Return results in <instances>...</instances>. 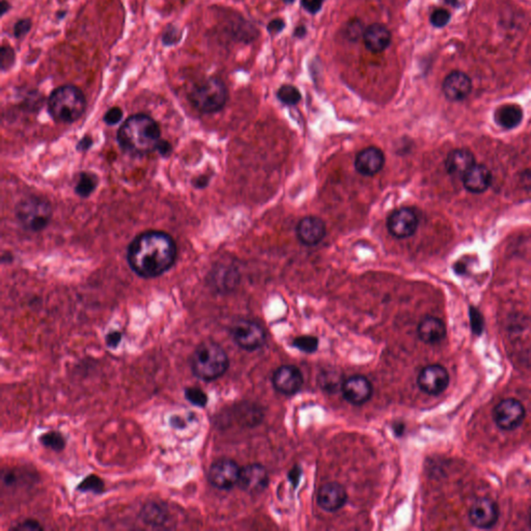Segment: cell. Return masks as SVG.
Wrapping results in <instances>:
<instances>
[{
    "mask_svg": "<svg viewBox=\"0 0 531 531\" xmlns=\"http://www.w3.org/2000/svg\"><path fill=\"white\" fill-rule=\"evenodd\" d=\"M177 245L163 231H149L137 236L128 250L127 260L137 275L155 278L176 263Z\"/></svg>",
    "mask_w": 531,
    "mask_h": 531,
    "instance_id": "obj_1",
    "label": "cell"
},
{
    "mask_svg": "<svg viewBox=\"0 0 531 531\" xmlns=\"http://www.w3.org/2000/svg\"><path fill=\"white\" fill-rule=\"evenodd\" d=\"M159 126L147 115H135L126 120L117 132V141L126 153L142 156L157 149L159 145Z\"/></svg>",
    "mask_w": 531,
    "mask_h": 531,
    "instance_id": "obj_2",
    "label": "cell"
},
{
    "mask_svg": "<svg viewBox=\"0 0 531 531\" xmlns=\"http://www.w3.org/2000/svg\"><path fill=\"white\" fill-rule=\"evenodd\" d=\"M190 366L197 378L210 382L227 373L229 366V356L218 343L204 341L193 352Z\"/></svg>",
    "mask_w": 531,
    "mask_h": 531,
    "instance_id": "obj_3",
    "label": "cell"
},
{
    "mask_svg": "<svg viewBox=\"0 0 531 531\" xmlns=\"http://www.w3.org/2000/svg\"><path fill=\"white\" fill-rule=\"evenodd\" d=\"M86 108L83 92L73 85H64L54 90L48 100V111L54 121L71 124L79 120Z\"/></svg>",
    "mask_w": 531,
    "mask_h": 531,
    "instance_id": "obj_4",
    "label": "cell"
},
{
    "mask_svg": "<svg viewBox=\"0 0 531 531\" xmlns=\"http://www.w3.org/2000/svg\"><path fill=\"white\" fill-rule=\"evenodd\" d=\"M229 92L218 78H210L195 86L189 95V100L195 108L202 113H215L227 104Z\"/></svg>",
    "mask_w": 531,
    "mask_h": 531,
    "instance_id": "obj_5",
    "label": "cell"
},
{
    "mask_svg": "<svg viewBox=\"0 0 531 531\" xmlns=\"http://www.w3.org/2000/svg\"><path fill=\"white\" fill-rule=\"evenodd\" d=\"M16 217L23 229L35 233L48 227L52 218V208L47 200L41 197H27L17 206Z\"/></svg>",
    "mask_w": 531,
    "mask_h": 531,
    "instance_id": "obj_6",
    "label": "cell"
},
{
    "mask_svg": "<svg viewBox=\"0 0 531 531\" xmlns=\"http://www.w3.org/2000/svg\"><path fill=\"white\" fill-rule=\"evenodd\" d=\"M525 415V407L516 398L501 400L493 411V418L497 427L507 432L518 429L523 423Z\"/></svg>",
    "mask_w": 531,
    "mask_h": 531,
    "instance_id": "obj_7",
    "label": "cell"
},
{
    "mask_svg": "<svg viewBox=\"0 0 531 531\" xmlns=\"http://www.w3.org/2000/svg\"><path fill=\"white\" fill-rule=\"evenodd\" d=\"M234 341L241 349L256 351L265 343L266 333L258 323L250 320H240L231 329Z\"/></svg>",
    "mask_w": 531,
    "mask_h": 531,
    "instance_id": "obj_8",
    "label": "cell"
},
{
    "mask_svg": "<svg viewBox=\"0 0 531 531\" xmlns=\"http://www.w3.org/2000/svg\"><path fill=\"white\" fill-rule=\"evenodd\" d=\"M418 224L419 219L416 212L409 206H402L393 211L386 222L389 233L398 240L412 237L416 233Z\"/></svg>",
    "mask_w": 531,
    "mask_h": 531,
    "instance_id": "obj_9",
    "label": "cell"
},
{
    "mask_svg": "<svg viewBox=\"0 0 531 531\" xmlns=\"http://www.w3.org/2000/svg\"><path fill=\"white\" fill-rule=\"evenodd\" d=\"M240 471L241 468L235 461L220 459L211 465L208 472V480L214 488L219 490H229L237 486Z\"/></svg>",
    "mask_w": 531,
    "mask_h": 531,
    "instance_id": "obj_10",
    "label": "cell"
},
{
    "mask_svg": "<svg viewBox=\"0 0 531 531\" xmlns=\"http://www.w3.org/2000/svg\"><path fill=\"white\" fill-rule=\"evenodd\" d=\"M450 384V374L444 366L431 364L425 366L417 377V385L421 391L429 395H439Z\"/></svg>",
    "mask_w": 531,
    "mask_h": 531,
    "instance_id": "obj_11",
    "label": "cell"
},
{
    "mask_svg": "<svg viewBox=\"0 0 531 531\" xmlns=\"http://www.w3.org/2000/svg\"><path fill=\"white\" fill-rule=\"evenodd\" d=\"M469 520L472 525L480 530H490L496 525L499 519V507L490 498H478L470 507Z\"/></svg>",
    "mask_w": 531,
    "mask_h": 531,
    "instance_id": "obj_12",
    "label": "cell"
},
{
    "mask_svg": "<svg viewBox=\"0 0 531 531\" xmlns=\"http://www.w3.org/2000/svg\"><path fill=\"white\" fill-rule=\"evenodd\" d=\"M269 484V474L263 465L250 464L241 468L238 486L244 492L258 494Z\"/></svg>",
    "mask_w": 531,
    "mask_h": 531,
    "instance_id": "obj_13",
    "label": "cell"
},
{
    "mask_svg": "<svg viewBox=\"0 0 531 531\" xmlns=\"http://www.w3.org/2000/svg\"><path fill=\"white\" fill-rule=\"evenodd\" d=\"M327 235L325 222L317 216H307L299 221L296 236L299 241L307 246L321 243Z\"/></svg>",
    "mask_w": 531,
    "mask_h": 531,
    "instance_id": "obj_14",
    "label": "cell"
},
{
    "mask_svg": "<svg viewBox=\"0 0 531 531\" xmlns=\"http://www.w3.org/2000/svg\"><path fill=\"white\" fill-rule=\"evenodd\" d=\"M273 386L278 393L293 395L300 391L303 385L302 373L294 366H282L274 373Z\"/></svg>",
    "mask_w": 531,
    "mask_h": 531,
    "instance_id": "obj_15",
    "label": "cell"
},
{
    "mask_svg": "<svg viewBox=\"0 0 531 531\" xmlns=\"http://www.w3.org/2000/svg\"><path fill=\"white\" fill-rule=\"evenodd\" d=\"M343 398L350 404L360 406L366 404L373 395V385L363 376H353L343 382L341 385Z\"/></svg>",
    "mask_w": 531,
    "mask_h": 531,
    "instance_id": "obj_16",
    "label": "cell"
},
{
    "mask_svg": "<svg viewBox=\"0 0 531 531\" xmlns=\"http://www.w3.org/2000/svg\"><path fill=\"white\" fill-rule=\"evenodd\" d=\"M384 153L377 147H368L360 151L355 158L354 166L356 172L364 177L379 174L384 168Z\"/></svg>",
    "mask_w": 531,
    "mask_h": 531,
    "instance_id": "obj_17",
    "label": "cell"
},
{
    "mask_svg": "<svg viewBox=\"0 0 531 531\" xmlns=\"http://www.w3.org/2000/svg\"><path fill=\"white\" fill-rule=\"evenodd\" d=\"M442 90L450 101L459 102L465 100L472 90L471 78L464 72H452L444 79Z\"/></svg>",
    "mask_w": 531,
    "mask_h": 531,
    "instance_id": "obj_18",
    "label": "cell"
},
{
    "mask_svg": "<svg viewBox=\"0 0 531 531\" xmlns=\"http://www.w3.org/2000/svg\"><path fill=\"white\" fill-rule=\"evenodd\" d=\"M347 491L338 482H328L318 493V503L326 512H336L347 503Z\"/></svg>",
    "mask_w": 531,
    "mask_h": 531,
    "instance_id": "obj_19",
    "label": "cell"
},
{
    "mask_svg": "<svg viewBox=\"0 0 531 531\" xmlns=\"http://www.w3.org/2000/svg\"><path fill=\"white\" fill-rule=\"evenodd\" d=\"M475 164V158L469 149H457L448 154L446 168L450 176L462 180Z\"/></svg>",
    "mask_w": 531,
    "mask_h": 531,
    "instance_id": "obj_20",
    "label": "cell"
},
{
    "mask_svg": "<svg viewBox=\"0 0 531 531\" xmlns=\"http://www.w3.org/2000/svg\"><path fill=\"white\" fill-rule=\"evenodd\" d=\"M466 190L480 195L488 190L492 181L490 170L486 165L476 163L462 179Z\"/></svg>",
    "mask_w": 531,
    "mask_h": 531,
    "instance_id": "obj_21",
    "label": "cell"
},
{
    "mask_svg": "<svg viewBox=\"0 0 531 531\" xmlns=\"http://www.w3.org/2000/svg\"><path fill=\"white\" fill-rule=\"evenodd\" d=\"M363 41L370 51L381 54L391 45V33L384 25L375 23L364 31Z\"/></svg>",
    "mask_w": 531,
    "mask_h": 531,
    "instance_id": "obj_22",
    "label": "cell"
},
{
    "mask_svg": "<svg viewBox=\"0 0 531 531\" xmlns=\"http://www.w3.org/2000/svg\"><path fill=\"white\" fill-rule=\"evenodd\" d=\"M417 334L423 343L435 345L446 336V326L442 320L435 317H425L417 328Z\"/></svg>",
    "mask_w": 531,
    "mask_h": 531,
    "instance_id": "obj_23",
    "label": "cell"
},
{
    "mask_svg": "<svg viewBox=\"0 0 531 531\" xmlns=\"http://www.w3.org/2000/svg\"><path fill=\"white\" fill-rule=\"evenodd\" d=\"M494 120L499 127L511 130L521 124L523 111L517 104H505L498 107L494 113Z\"/></svg>",
    "mask_w": 531,
    "mask_h": 531,
    "instance_id": "obj_24",
    "label": "cell"
},
{
    "mask_svg": "<svg viewBox=\"0 0 531 531\" xmlns=\"http://www.w3.org/2000/svg\"><path fill=\"white\" fill-rule=\"evenodd\" d=\"M141 518L145 524L149 525L159 526L165 525L170 519V513L165 505L157 503H147L141 511Z\"/></svg>",
    "mask_w": 531,
    "mask_h": 531,
    "instance_id": "obj_25",
    "label": "cell"
},
{
    "mask_svg": "<svg viewBox=\"0 0 531 531\" xmlns=\"http://www.w3.org/2000/svg\"><path fill=\"white\" fill-rule=\"evenodd\" d=\"M98 186V178L90 172H83L80 174L79 181L76 185V193L80 197H88L96 190Z\"/></svg>",
    "mask_w": 531,
    "mask_h": 531,
    "instance_id": "obj_26",
    "label": "cell"
},
{
    "mask_svg": "<svg viewBox=\"0 0 531 531\" xmlns=\"http://www.w3.org/2000/svg\"><path fill=\"white\" fill-rule=\"evenodd\" d=\"M40 442L45 448H50L54 452H62L66 448V439L64 436L56 431H49L44 433L40 437Z\"/></svg>",
    "mask_w": 531,
    "mask_h": 531,
    "instance_id": "obj_27",
    "label": "cell"
},
{
    "mask_svg": "<svg viewBox=\"0 0 531 531\" xmlns=\"http://www.w3.org/2000/svg\"><path fill=\"white\" fill-rule=\"evenodd\" d=\"M277 98L280 102L288 106H295L301 101V94L298 88L295 86L286 84L278 90Z\"/></svg>",
    "mask_w": 531,
    "mask_h": 531,
    "instance_id": "obj_28",
    "label": "cell"
},
{
    "mask_svg": "<svg viewBox=\"0 0 531 531\" xmlns=\"http://www.w3.org/2000/svg\"><path fill=\"white\" fill-rule=\"evenodd\" d=\"M105 484L102 478L99 477L96 474H90V475L86 476L79 484H78L77 490L80 492H92L96 493V494H100L104 491Z\"/></svg>",
    "mask_w": 531,
    "mask_h": 531,
    "instance_id": "obj_29",
    "label": "cell"
},
{
    "mask_svg": "<svg viewBox=\"0 0 531 531\" xmlns=\"http://www.w3.org/2000/svg\"><path fill=\"white\" fill-rule=\"evenodd\" d=\"M185 398L188 400L193 406L199 407V408H204L208 404V395L197 387H187L184 391Z\"/></svg>",
    "mask_w": 531,
    "mask_h": 531,
    "instance_id": "obj_30",
    "label": "cell"
},
{
    "mask_svg": "<svg viewBox=\"0 0 531 531\" xmlns=\"http://www.w3.org/2000/svg\"><path fill=\"white\" fill-rule=\"evenodd\" d=\"M294 345L305 353H313L319 347V341L317 337L311 335H302L294 339Z\"/></svg>",
    "mask_w": 531,
    "mask_h": 531,
    "instance_id": "obj_31",
    "label": "cell"
},
{
    "mask_svg": "<svg viewBox=\"0 0 531 531\" xmlns=\"http://www.w3.org/2000/svg\"><path fill=\"white\" fill-rule=\"evenodd\" d=\"M364 31L366 29L362 27L361 21L353 19L345 25V35L350 41H357L360 38L363 37Z\"/></svg>",
    "mask_w": 531,
    "mask_h": 531,
    "instance_id": "obj_32",
    "label": "cell"
},
{
    "mask_svg": "<svg viewBox=\"0 0 531 531\" xmlns=\"http://www.w3.org/2000/svg\"><path fill=\"white\" fill-rule=\"evenodd\" d=\"M452 15L446 8H437L432 13L431 21L433 26L437 27V28H442V27L446 26L450 23Z\"/></svg>",
    "mask_w": 531,
    "mask_h": 531,
    "instance_id": "obj_33",
    "label": "cell"
},
{
    "mask_svg": "<svg viewBox=\"0 0 531 531\" xmlns=\"http://www.w3.org/2000/svg\"><path fill=\"white\" fill-rule=\"evenodd\" d=\"M15 62V52L12 48L8 46H3L1 48V60H0V66L2 71H6L8 67L13 66Z\"/></svg>",
    "mask_w": 531,
    "mask_h": 531,
    "instance_id": "obj_34",
    "label": "cell"
},
{
    "mask_svg": "<svg viewBox=\"0 0 531 531\" xmlns=\"http://www.w3.org/2000/svg\"><path fill=\"white\" fill-rule=\"evenodd\" d=\"M122 117H123V111H122V109L119 108V107H113V108L109 109V111H107L106 115H105L104 117V121L107 125L113 126L119 123V122L121 121Z\"/></svg>",
    "mask_w": 531,
    "mask_h": 531,
    "instance_id": "obj_35",
    "label": "cell"
},
{
    "mask_svg": "<svg viewBox=\"0 0 531 531\" xmlns=\"http://www.w3.org/2000/svg\"><path fill=\"white\" fill-rule=\"evenodd\" d=\"M31 28V21L29 19H22V20L18 21L14 27L15 37L20 38L24 37Z\"/></svg>",
    "mask_w": 531,
    "mask_h": 531,
    "instance_id": "obj_36",
    "label": "cell"
},
{
    "mask_svg": "<svg viewBox=\"0 0 531 531\" xmlns=\"http://www.w3.org/2000/svg\"><path fill=\"white\" fill-rule=\"evenodd\" d=\"M12 530L16 531H37L43 530V528H42L41 524H40L39 522L35 521V520L28 519L21 522L18 525L13 528Z\"/></svg>",
    "mask_w": 531,
    "mask_h": 531,
    "instance_id": "obj_37",
    "label": "cell"
},
{
    "mask_svg": "<svg viewBox=\"0 0 531 531\" xmlns=\"http://www.w3.org/2000/svg\"><path fill=\"white\" fill-rule=\"evenodd\" d=\"M470 320H471L472 330H473L474 333L480 334L482 332V326H484L482 315L475 309H471V311H470Z\"/></svg>",
    "mask_w": 531,
    "mask_h": 531,
    "instance_id": "obj_38",
    "label": "cell"
},
{
    "mask_svg": "<svg viewBox=\"0 0 531 531\" xmlns=\"http://www.w3.org/2000/svg\"><path fill=\"white\" fill-rule=\"evenodd\" d=\"M325 0H301L303 8L311 14H317L320 12Z\"/></svg>",
    "mask_w": 531,
    "mask_h": 531,
    "instance_id": "obj_39",
    "label": "cell"
},
{
    "mask_svg": "<svg viewBox=\"0 0 531 531\" xmlns=\"http://www.w3.org/2000/svg\"><path fill=\"white\" fill-rule=\"evenodd\" d=\"M122 337H123V335H122V333L120 332L108 333V334L106 335L107 347L111 348V349H115V348L119 347V345L122 341Z\"/></svg>",
    "mask_w": 531,
    "mask_h": 531,
    "instance_id": "obj_40",
    "label": "cell"
},
{
    "mask_svg": "<svg viewBox=\"0 0 531 531\" xmlns=\"http://www.w3.org/2000/svg\"><path fill=\"white\" fill-rule=\"evenodd\" d=\"M284 26H286V23H284V20H281V19H275V20H272L271 22L268 24V31H269L271 35H276V33H279L280 31L284 28Z\"/></svg>",
    "mask_w": 531,
    "mask_h": 531,
    "instance_id": "obj_41",
    "label": "cell"
},
{
    "mask_svg": "<svg viewBox=\"0 0 531 531\" xmlns=\"http://www.w3.org/2000/svg\"><path fill=\"white\" fill-rule=\"evenodd\" d=\"M157 149L161 155H170V152H172V145H170V143L166 142V141L161 140L160 141L159 145H158Z\"/></svg>",
    "mask_w": 531,
    "mask_h": 531,
    "instance_id": "obj_42",
    "label": "cell"
},
{
    "mask_svg": "<svg viewBox=\"0 0 531 531\" xmlns=\"http://www.w3.org/2000/svg\"><path fill=\"white\" fill-rule=\"evenodd\" d=\"M300 476L301 469L299 467L293 468L292 471L288 474V477H290L291 482H292L293 484H295V486L298 484L299 480H300Z\"/></svg>",
    "mask_w": 531,
    "mask_h": 531,
    "instance_id": "obj_43",
    "label": "cell"
},
{
    "mask_svg": "<svg viewBox=\"0 0 531 531\" xmlns=\"http://www.w3.org/2000/svg\"><path fill=\"white\" fill-rule=\"evenodd\" d=\"M92 145V140L90 138H88V137H84L82 140H80V142L78 143V149H80V151H86V149H90V145Z\"/></svg>",
    "mask_w": 531,
    "mask_h": 531,
    "instance_id": "obj_44",
    "label": "cell"
},
{
    "mask_svg": "<svg viewBox=\"0 0 531 531\" xmlns=\"http://www.w3.org/2000/svg\"><path fill=\"white\" fill-rule=\"evenodd\" d=\"M206 184H208V178H206V177L197 179V182L195 183V187H197V188L206 186Z\"/></svg>",
    "mask_w": 531,
    "mask_h": 531,
    "instance_id": "obj_45",
    "label": "cell"
},
{
    "mask_svg": "<svg viewBox=\"0 0 531 531\" xmlns=\"http://www.w3.org/2000/svg\"><path fill=\"white\" fill-rule=\"evenodd\" d=\"M305 33H307V29H305L304 26H299L297 27L296 31H295V35H297V37L302 38L303 35H305Z\"/></svg>",
    "mask_w": 531,
    "mask_h": 531,
    "instance_id": "obj_46",
    "label": "cell"
},
{
    "mask_svg": "<svg viewBox=\"0 0 531 531\" xmlns=\"http://www.w3.org/2000/svg\"><path fill=\"white\" fill-rule=\"evenodd\" d=\"M1 6V15L6 14V13L10 10V4H8V2L6 1V0H2L1 6Z\"/></svg>",
    "mask_w": 531,
    "mask_h": 531,
    "instance_id": "obj_47",
    "label": "cell"
},
{
    "mask_svg": "<svg viewBox=\"0 0 531 531\" xmlns=\"http://www.w3.org/2000/svg\"><path fill=\"white\" fill-rule=\"evenodd\" d=\"M282 1L286 2V3H292L295 0H282Z\"/></svg>",
    "mask_w": 531,
    "mask_h": 531,
    "instance_id": "obj_48",
    "label": "cell"
},
{
    "mask_svg": "<svg viewBox=\"0 0 531 531\" xmlns=\"http://www.w3.org/2000/svg\"><path fill=\"white\" fill-rule=\"evenodd\" d=\"M530 526H531V512H530Z\"/></svg>",
    "mask_w": 531,
    "mask_h": 531,
    "instance_id": "obj_49",
    "label": "cell"
}]
</instances>
